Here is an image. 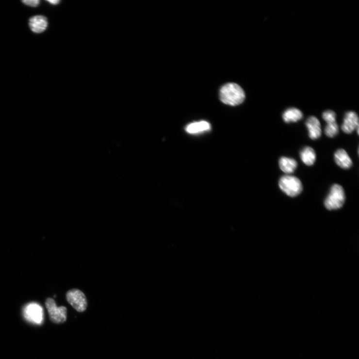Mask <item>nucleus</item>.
I'll use <instances>...</instances> for the list:
<instances>
[{"instance_id": "nucleus-14", "label": "nucleus", "mask_w": 359, "mask_h": 359, "mask_svg": "<svg viewBox=\"0 0 359 359\" xmlns=\"http://www.w3.org/2000/svg\"><path fill=\"white\" fill-rule=\"evenodd\" d=\"M302 117L303 114L296 108H290L287 109L282 115L284 121L287 123L296 122L300 120Z\"/></svg>"}, {"instance_id": "nucleus-10", "label": "nucleus", "mask_w": 359, "mask_h": 359, "mask_svg": "<svg viewBox=\"0 0 359 359\" xmlns=\"http://www.w3.org/2000/svg\"><path fill=\"white\" fill-rule=\"evenodd\" d=\"M48 21L43 16H35L31 18L29 26L31 30L35 33H42L47 28Z\"/></svg>"}, {"instance_id": "nucleus-1", "label": "nucleus", "mask_w": 359, "mask_h": 359, "mask_svg": "<svg viewBox=\"0 0 359 359\" xmlns=\"http://www.w3.org/2000/svg\"><path fill=\"white\" fill-rule=\"evenodd\" d=\"M221 100L230 106H237L242 103L245 96L244 90L238 84L229 83L224 85L220 92Z\"/></svg>"}, {"instance_id": "nucleus-15", "label": "nucleus", "mask_w": 359, "mask_h": 359, "mask_svg": "<svg viewBox=\"0 0 359 359\" xmlns=\"http://www.w3.org/2000/svg\"><path fill=\"white\" fill-rule=\"evenodd\" d=\"M339 133V127L337 122L327 123L325 129L326 135L330 138H333Z\"/></svg>"}, {"instance_id": "nucleus-2", "label": "nucleus", "mask_w": 359, "mask_h": 359, "mask_svg": "<svg viewBox=\"0 0 359 359\" xmlns=\"http://www.w3.org/2000/svg\"><path fill=\"white\" fill-rule=\"evenodd\" d=\"M278 185L283 193L291 197L298 196L303 190L302 182L298 178L294 176H283L279 179Z\"/></svg>"}, {"instance_id": "nucleus-3", "label": "nucleus", "mask_w": 359, "mask_h": 359, "mask_svg": "<svg viewBox=\"0 0 359 359\" xmlns=\"http://www.w3.org/2000/svg\"><path fill=\"white\" fill-rule=\"evenodd\" d=\"M345 201V194L343 188L336 184L331 187L325 205L328 210H336L342 208Z\"/></svg>"}, {"instance_id": "nucleus-6", "label": "nucleus", "mask_w": 359, "mask_h": 359, "mask_svg": "<svg viewBox=\"0 0 359 359\" xmlns=\"http://www.w3.org/2000/svg\"><path fill=\"white\" fill-rule=\"evenodd\" d=\"M67 302L75 310L79 312L84 311L87 307V301L85 294L80 290L73 289L66 294Z\"/></svg>"}, {"instance_id": "nucleus-7", "label": "nucleus", "mask_w": 359, "mask_h": 359, "mask_svg": "<svg viewBox=\"0 0 359 359\" xmlns=\"http://www.w3.org/2000/svg\"><path fill=\"white\" fill-rule=\"evenodd\" d=\"M359 117L357 114L354 112H349L345 115L341 129L344 133L351 134L359 128Z\"/></svg>"}, {"instance_id": "nucleus-17", "label": "nucleus", "mask_w": 359, "mask_h": 359, "mask_svg": "<svg viewBox=\"0 0 359 359\" xmlns=\"http://www.w3.org/2000/svg\"><path fill=\"white\" fill-rule=\"evenodd\" d=\"M22 2L24 4L32 7H37L40 3L38 0H25Z\"/></svg>"}, {"instance_id": "nucleus-8", "label": "nucleus", "mask_w": 359, "mask_h": 359, "mask_svg": "<svg viewBox=\"0 0 359 359\" xmlns=\"http://www.w3.org/2000/svg\"><path fill=\"white\" fill-rule=\"evenodd\" d=\"M309 131V136L312 140L319 138L322 134L321 124L319 120L315 116H310L305 122Z\"/></svg>"}, {"instance_id": "nucleus-13", "label": "nucleus", "mask_w": 359, "mask_h": 359, "mask_svg": "<svg viewBox=\"0 0 359 359\" xmlns=\"http://www.w3.org/2000/svg\"><path fill=\"white\" fill-rule=\"evenodd\" d=\"M300 157L303 163L309 166L313 165L316 159V154L314 150L309 147H304L301 151Z\"/></svg>"}, {"instance_id": "nucleus-12", "label": "nucleus", "mask_w": 359, "mask_h": 359, "mask_svg": "<svg viewBox=\"0 0 359 359\" xmlns=\"http://www.w3.org/2000/svg\"><path fill=\"white\" fill-rule=\"evenodd\" d=\"M297 161L292 158L282 157L279 160V166L284 173L289 174L293 173L297 167Z\"/></svg>"}, {"instance_id": "nucleus-5", "label": "nucleus", "mask_w": 359, "mask_h": 359, "mask_svg": "<svg viewBox=\"0 0 359 359\" xmlns=\"http://www.w3.org/2000/svg\"><path fill=\"white\" fill-rule=\"evenodd\" d=\"M25 318L33 324L40 325L44 321V311L41 305L31 302L26 305L23 310Z\"/></svg>"}, {"instance_id": "nucleus-16", "label": "nucleus", "mask_w": 359, "mask_h": 359, "mask_svg": "<svg viewBox=\"0 0 359 359\" xmlns=\"http://www.w3.org/2000/svg\"><path fill=\"white\" fill-rule=\"evenodd\" d=\"M322 118L327 123L336 122V114L333 111H327L323 113Z\"/></svg>"}, {"instance_id": "nucleus-9", "label": "nucleus", "mask_w": 359, "mask_h": 359, "mask_svg": "<svg viewBox=\"0 0 359 359\" xmlns=\"http://www.w3.org/2000/svg\"><path fill=\"white\" fill-rule=\"evenodd\" d=\"M334 160L336 164L344 169H348L353 165L352 159L347 152L343 149H338L335 152Z\"/></svg>"}, {"instance_id": "nucleus-11", "label": "nucleus", "mask_w": 359, "mask_h": 359, "mask_svg": "<svg viewBox=\"0 0 359 359\" xmlns=\"http://www.w3.org/2000/svg\"><path fill=\"white\" fill-rule=\"evenodd\" d=\"M211 129V125L209 122L201 121L190 123L187 126L185 130L189 134H195L208 131Z\"/></svg>"}, {"instance_id": "nucleus-18", "label": "nucleus", "mask_w": 359, "mask_h": 359, "mask_svg": "<svg viewBox=\"0 0 359 359\" xmlns=\"http://www.w3.org/2000/svg\"><path fill=\"white\" fill-rule=\"evenodd\" d=\"M49 3L52 5H57L59 4V3H60V1H58V0H51V1H48Z\"/></svg>"}, {"instance_id": "nucleus-4", "label": "nucleus", "mask_w": 359, "mask_h": 359, "mask_svg": "<svg viewBox=\"0 0 359 359\" xmlns=\"http://www.w3.org/2000/svg\"><path fill=\"white\" fill-rule=\"evenodd\" d=\"M46 307L48 311L50 321L56 324L65 322L67 319V309L65 307H57L53 299L48 298L46 302Z\"/></svg>"}]
</instances>
